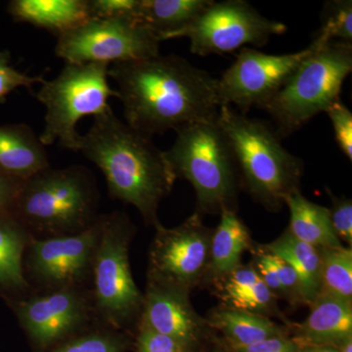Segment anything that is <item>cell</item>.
<instances>
[{
    "label": "cell",
    "instance_id": "obj_1",
    "mask_svg": "<svg viewBox=\"0 0 352 352\" xmlns=\"http://www.w3.org/2000/svg\"><path fill=\"white\" fill-rule=\"evenodd\" d=\"M109 78L126 124L149 138L219 113V78L176 55L110 65Z\"/></svg>",
    "mask_w": 352,
    "mask_h": 352
},
{
    "label": "cell",
    "instance_id": "obj_2",
    "mask_svg": "<svg viewBox=\"0 0 352 352\" xmlns=\"http://www.w3.org/2000/svg\"><path fill=\"white\" fill-rule=\"evenodd\" d=\"M78 152L98 166L113 200L133 206L146 223L157 226V210L176 177L151 138L120 120L112 109L94 118Z\"/></svg>",
    "mask_w": 352,
    "mask_h": 352
},
{
    "label": "cell",
    "instance_id": "obj_3",
    "mask_svg": "<svg viewBox=\"0 0 352 352\" xmlns=\"http://www.w3.org/2000/svg\"><path fill=\"white\" fill-rule=\"evenodd\" d=\"M99 192L85 166H51L21 182L11 214L34 238L69 235L98 219Z\"/></svg>",
    "mask_w": 352,
    "mask_h": 352
},
{
    "label": "cell",
    "instance_id": "obj_4",
    "mask_svg": "<svg viewBox=\"0 0 352 352\" xmlns=\"http://www.w3.org/2000/svg\"><path fill=\"white\" fill-rule=\"evenodd\" d=\"M217 122L252 196L272 210L283 204L285 197L300 190L302 160L282 145L274 129L231 106L219 108Z\"/></svg>",
    "mask_w": 352,
    "mask_h": 352
},
{
    "label": "cell",
    "instance_id": "obj_5",
    "mask_svg": "<svg viewBox=\"0 0 352 352\" xmlns=\"http://www.w3.org/2000/svg\"><path fill=\"white\" fill-rule=\"evenodd\" d=\"M311 43L315 50L261 108L276 124L280 139L291 135L339 100L344 80L352 72V43Z\"/></svg>",
    "mask_w": 352,
    "mask_h": 352
},
{
    "label": "cell",
    "instance_id": "obj_6",
    "mask_svg": "<svg viewBox=\"0 0 352 352\" xmlns=\"http://www.w3.org/2000/svg\"><path fill=\"white\" fill-rule=\"evenodd\" d=\"M175 132V142L164 156L176 179L182 178L193 186L199 212L235 210L237 166L217 117Z\"/></svg>",
    "mask_w": 352,
    "mask_h": 352
},
{
    "label": "cell",
    "instance_id": "obj_7",
    "mask_svg": "<svg viewBox=\"0 0 352 352\" xmlns=\"http://www.w3.org/2000/svg\"><path fill=\"white\" fill-rule=\"evenodd\" d=\"M134 234L135 227L124 212L103 214L89 284L97 322L129 333L138 328L144 298L129 263Z\"/></svg>",
    "mask_w": 352,
    "mask_h": 352
},
{
    "label": "cell",
    "instance_id": "obj_8",
    "mask_svg": "<svg viewBox=\"0 0 352 352\" xmlns=\"http://www.w3.org/2000/svg\"><path fill=\"white\" fill-rule=\"evenodd\" d=\"M36 96L45 107L41 142L50 146L58 141L65 149L78 152L82 136L78 122L107 112L109 99L118 94L109 85V65L66 63L56 78L41 83Z\"/></svg>",
    "mask_w": 352,
    "mask_h": 352
},
{
    "label": "cell",
    "instance_id": "obj_9",
    "mask_svg": "<svg viewBox=\"0 0 352 352\" xmlns=\"http://www.w3.org/2000/svg\"><path fill=\"white\" fill-rule=\"evenodd\" d=\"M286 31V25L264 17L249 2L224 0L212 1L193 22L164 41L188 38L193 54L208 56L232 53L248 44L263 46Z\"/></svg>",
    "mask_w": 352,
    "mask_h": 352
},
{
    "label": "cell",
    "instance_id": "obj_10",
    "mask_svg": "<svg viewBox=\"0 0 352 352\" xmlns=\"http://www.w3.org/2000/svg\"><path fill=\"white\" fill-rule=\"evenodd\" d=\"M156 34L135 18L90 19L58 36L55 53L66 63L138 61L160 54Z\"/></svg>",
    "mask_w": 352,
    "mask_h": 352
},
{
    "label": "cell",
    "instance_id": "obj_11",
    "mask_svg": "<svg viewBox=\"0 0 352 352\" xmlns=\"http://www.w3.org/2000/svg\"><path fill=\"white\" fill-rule=\"evenodd\" d=\"M103 214L85 230L69 235L32 238L24 261L32 294L65 288H89Z\"/></svg>",
    "mask_w": 352,
    "mask_h": 352
},
{
    "label": "cell",
    "instance_id": "obj_12",
    "mask_svg": "<svg viewBox=\"0 0 352 352\" xmlns=\"http://www.w3.org/2000/svg\"><path fill=\"white\" fill-rule=\"evenodd\" d=\"M18 320L32 346L50 352L98 323L89 288L32 294L14 303Z\"/></svg>",
    "mask_w": 352,
    "mask_h": 352
},
{
    "label": "cell",
    "instance_id": "obj_13",
    "mask_svg": "<svg viewBox=\"0 0 352 352\" xmlns=\"http://www.w3.org/2000/svg\"><path fill=\"white\" fill-rule=\"evenodd\" d=\"M155 228L148 283L189 293L208 272L214 231L204 226L198 212L173 228H166L161 223Z\"/></svg>",
    "mask_w": 352,
    "mask_h": 352
},
{
    "label": "cell",
    "instance_id": "obj_14",
    "mask_svg": "<svg viewBox=\"0 0 352 352\" xmlns=\"http://www.w3.org/2000/svg\"><path fill=\"white\" fill-rule=\"evenodd\" d=\"M315 47L311 43L305 50L281 55L242 48L219 78L220 107L235 105L243 113L252 107L263 108Z\"/></svg>",
    "mask_w": 352,
    "mask_h": 352
},
{
    "label": "cell",
    "instance_id": "obj_15",
    "mask_svg": "<svg viewBox=\"0 0 352 352\" xmlns=\"http://www.w3.org/2000/svg\"><path fill=\"white\" fill-rule=\"evenodd\" d=\"M188 295L182 289L148 283L139 322L194 352L203 340L205 322L196 314Z\"/></svg>",
    "mask_w": 352,
    "mask_h": 352
},
{
    "label": "cell",
    "instance_id": "obj_16",
    "mask_svg": "<svg viewBox=\"0 0 352 352\" xmlns=\"http://www.w3.org/2000/svg\"><path fill=\"white\" fill-rule=\"evenodd\" d=\"M310 314L296 324L294 340L303 346H327L339 349L352 338V303L318 295L310 303Z\"/></svg>",
    "mask_w": 352,
    "mask_h": 352
},
{
    "label": "cell",
    "instance_id": "obj_17",
    "mask_svg": "<svg viewBox=\"0 0 352 352\" xmlns=\"http://www.w3.org/2000/svg\"><path fill=\"white\" fill-rule=\"evenodd\" d=\"M45 146L25 124L0 126V171L24 182L50 168Z\"/></svg>",
    "mask_w": 352,
    "mask_h": 352
},
{
    "label": "cell",
    "instance_id": "obj_18",
    "mask_svg": "<svg viewBox=\"0 0 352 352\" xmlns=\"http://www.w3.org/2000/svg\"><path fill=\"white\" fill-rule=\"evenodd\" d=\"M8 11L14 20L47 30L57 38L91 19L88 0H14Z\"/></svg>",
    "mask_w": 352,
    "mask_h": 352
},
{
    "label": "cell",
    "instance_id": "obj_19",
    "mask_svg": "<svg viewBox=\"0 0 352 352\" xmlns=\"http://www.w3.org/2000/svg\"><path fill=\"white\" fill-rule=\"evenodd\" d=\"M214 287L224 307L263 316L272 311L275 296L254 266L240 265L232 272L215 278Z\"/></svg>",
    "mask_w": 352,
    "mask_h": 352
},
{
    "label": "cell",
    "instance_id": "obj_20",
    "mask_svg": "<svg viewBox=\"0 0 352 352\" xmlns=\"http://www.w3.org/2000/svg\"><path fill=\"white\" fill-rule=\"evenodd\" d=\"M34 238L10 212L0 214V288L24 295L31 289L25 279L24 256Z\"/></svg>",
    "mask_w": 352,
    "mask_h": 352
},
{
    "label": "cell",
    "instance_id": "obj_21",
    "mask_svg": "<svg viewBox=\"0 0 352 352\" xmlns=\"http://www.w3.org/2000/svg\"><path fill=\"white\" fill-rule=\"evenodd\" d=\"M283 203L289 210L288 231L296 239L316 249L342 245L333 232L329 208L307 200L300 190L285 197Z\"/></svg>",
    "mask_w": 352,
    "mask_h": 352
},
{
    "label": "cell",
    "instance_id": "obj_22",
    "mask_svg": "<svg viewBox=\"0 0 352 352\" xmlns=\"http://www.w3.org/2000/svg\"><path fill=\"white\" fill-rule=\"evenodd\" d=\"M208 324L223 336L226 346L231 349L287 335L268 317L226 307L214 310L208 317Z\"/></svg>",
    "mask_w": 352,
    "mask_h": 352
},
{
    "label": "cell",
    "instance_id": "obj_23",
    "mask_svg": "<svg viewBox=\"0 0 352 352\" xmlns=\"http://www.w3.org/2000/svg\"><path fill=\"white\" fill-rule=\"evenodd\" d=\"M220 215L210 243L208 272L214 275V279L239 267L243 254L251 247L249 231L235 210H224Z\"/></svg>",
    "mask_w": 352,
    "mask_h": 352
},
{
    "label": "cell",
    "instance_id": "obj_24",
    "mask_svg": "<svg viewBox=\"0 0 352 352\" xmlns=\"http://www.w3.org/2000/svg\"><path fill=\"white\" fill-rule=\"evenodd\" d=\"M263 250L279 256L295 270L300 282L303 303L310 305L320 293V254L318 249L298 241L286 231Z\"/></svg>",
    "mask_w": 352,
    "mask_h": 352
},
{
    "label": "cell",
    "instance_id": "obj_25",
    "mask_svg": "<svg viewBox=\"0 0 352 352\" xmlns=\"http://www.w3.org/2000/svg\"><path fill=\"white\" fill-rule=\"evenodd\" d=\"M212 0H140L138 20L159 41L179 31L203 13Z\"/></svg>",
    "mask_w": 352,
    "mask_h": 352
},
{
    "label": "cell",
    "instance_id": "obj_26",
    "mask_svg": "<svg viewBox=\"0 0 352 352\" xmlns=\"http://www.w3.org/2000/svg\"><path fill=\"white\" fill-rule=\"evenodd\" d=\"M320 254V293L352 302V249L344 245L318 249Z\"/></svg>",
    "mask_w": 352,
    "mask_h": 352
},
{
    "label": "cell",
    "instance_id": "obj_27",
    "mask_svg": "<svg viewBox=\"0 0 352 352\" xmlns=\"http://www.w3.org/2000/svg\"><path fill=\"white\" fill-rule=\"evenodd\" d=\"M131 344V333L97 323L50 352H126Z\"/></svg>",
    "mask_w": 352,
    "mask_h": 352
},
{
    "label": "cell",
    "instance_id": "obj_28",
    "mask_svg": "<svg viewBox=\"0 0 352 352\" xmlns=\"http://www.w3.org/2000/svg\"><path fill=\"white\" fill-rule=\"evenodd\" d=\"M312 41L318 44L330 41L352 43L351 0H331L324 4L320 29Z\"/></svg>",
    "mask_w": 352,
    "mask_h": 352
},
{
    "label": "cell",
    "instance_id": "obj_29",
    "mask_svg": "<svg viewBox=\"0 0 352 352\" xmlns=\"http://www.w3.org/2000/svg\"><path fill=\"white\" fill-rule=\"evenodd\" d=\"M43 76H29L10 64V55L0 51V103L6 100L14 90L20 87L31 90L32 87L44 82Z\"/></svg>",
    "mask_w": 352,
    "mask_h": 352
},
{
    "label": "cell",
    "instance_id": "obj_30",
    "mask_svg": "<svg viewBox=\"0 0 352 352\" xmlns=\"http://www.w3.org/2000/svg\"><path fill=\"white\" fill-rule=\"evenodd\" d=\"M329 119L332 122L335 138L340 151L352 161V113L339 99L328 108Z\"/></svg>",
    "mask_w": 352,
    "mask_h": 352
},
{
    "label": "cell",
    "instance_id": "obj_31",
    "mask_svg": "<svg viewBox=\"0 0 352 352\" xmlns=\"http://www.w3.org/2000/svg\"><path fill=\"white\" fill-rule=\"evenodd\" d=\"M140 0H88L91 19L135 18Z\"/></svg>",
    "mask_w": 352,
    "mask_h": 352
},
{
    "label": "cell",
    "instance_id": "obj_32",
    "mask_svg": "<svg viewBox=\"0 0 352 352\" xmlns=\"http://www.w3.org/2000/svg\"><path fill=\"white\" fill-rule=\"evenodd\" d=\"M135 346L138 352H188L175 340L141 322L136 328Z\"/></svg>",
    "mask_w": 352,
    "mask_h": 352
},
{
    "label": "cell",
    "instance_id": "obj_33",
    "mask_svg": "<svg viewBox=\"0 0 352 352\" xmlns=\"http://www.w3.org/2000/svg\"><path fill=\"white\" fill-rule=\"evenodd\" d=\"M332 199L330 210L333 232L340 242L344 241L349 247L352 244V201L351 199L337 198L329 192Z\"/></svg>",
    "mask_w": 352,
    "mask_h": 352
},
{
    "label": "cell",
    "instance_id": "obj_34",
    "mask_svg": "<svg viewBox=\"0 0 352 352\" xmlns=\"http://www.w3.org/2000/svg\"><path fill=\"white\" fill-rule=\"evenodd\" d=\"M300 344L293 338L283 335L264 340L252 346L232 349V351L234 352H300Z\"/></svg>",
    "mask_w": 352,
    "mask_h": 352
},
{
    "label": "cell",
    "instance_id": "obj_35",
    "mask_svg": "<svg viewBox=\"0 0 352 352\" xmlns=\"http://www.w3.org/2000/svg\"><path fill=\"white\" fill-rule=\"evenodd\" d=\"M21 182L0 171V214L11 212Z\"/></svg>",
    "mask_w": 352,
    "mask_h": 352
},
{
    "label": "cell",
    "instance_id": "obj_36",
    "mask_svg": "<svg viewBox=\"0 0 352 352\" xmlns=\"http://www.w3.org/2000/svg\"><path fill=\"white\" fill-rule=\"evenodd\" d=\"M300 352H340L339 349L327 346H303Z\"/></svg>",
    "mask_w": 352,
    "mask_h": 352
},
{
    "label": "cell",
    "instance_id": "obj_37",
    "mask_svg": "<svg viewBox=\"0 0 352 352\" xmlns=\"http://www.w3.org/2000/svg\"><path fill=\"white\" fill-rule=\"evenodd\" d=\"M338 349L340 352H352V338L344 342Z\"/></svg>",
    "mask_w": 352,
    "mask_h": 352
},
{
    "label": "cell",
    "instance_id": "obj_38",
    "mask_svg": "<svg viewBox=\"0 0 352 352\" xmlns=\"http://www.w3.org/2000/svg\"><path fill=\"white\" fill-rule=\"evenodd\" d=\"M212 352H234L232 349H229L226 344H224L223 346H219L217 349H214Z\"/></svg>",
    "mask_w": 352,
    "mask_h": 352
}]
</instances>
